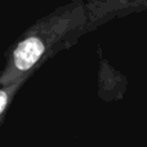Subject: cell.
Segmentation results:
<instances>
[{"label": "cell", "mask_w": 147, "mask_h": 147, "mask_svg": "<svg viewBox=\"0 0 147 147\" xmlns=\"http://www.w3.org/2000/svg\"><path fill=\"white\" fill-rule=\"evenodd\" d=\"M23 85L25 84L21 83L12 84V85H0V125H1L3 120L7 115V111L12 105L13 98Z\"/></svg>", "instance_id": "3957f363"}, {"label": "cell", "mask_w": 147, "mask_h": 147, "mask_svg": "<svg viewBox=\"0 0 147 147\" xmlns=\"http://www.w3.org/2000/svg\"><path fill=\"white\" fill-rule=\"evenodd\" d=\"M86 32L85 4L71 1L39 18L7 49L0 85L25 84L54 54Z\"/></svg>", "instance_id": "6da1fadb"}, {"label": "cell", "mask_w": 147, "mask_h": 147, "mask_svg": "<svg viewBox=\"0 0 147 147\" xmlns=\"http://www.w3.org/2000/svg\"><path fill=\"white\" fill-rule=\"evenodd\" d=\"M147 8V1H90L85 3L86 31L116 16Z\"/></svg>", "instance_id": "7a4b0ae2"}]
</instances>
